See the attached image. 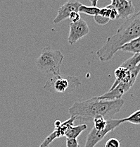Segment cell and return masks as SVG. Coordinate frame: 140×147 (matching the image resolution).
Listing matches in <instances>:
<instances>
[{"label":"cell","mask_w":140,"mask_h":147,"mask_svg":"<svg viewBox=\"0 0 140 147\" xmlns=\"http://www.w3.org/2000/svg\"><path fill=\"white\" fill-rule=\"evenodd\" d=\"M87 126L85 124L79 125L77 126L73 125L66 131L65 137H66V139H77L85 130L87 129Z\"/></svg>","instance_id":"8fae6325"},{"label":"cell","mask_w":140,"mask_h":147,"mask_svg":"<svg viewBox=\"0 0 140 147\" xmlns=\"http://www.w3.org/2000/svg\"><path fill=\"white\" fill-rule=\"evenodd\" d=\"M61 122L60 120H56L55 122H54V128L59 127L61 125Z\"/></svg>","instance_id":"ffe728a7"},{"label":"cell","mask_w":140,"mask_h":147,"mask_svg":"<svg viewBox=\"0 0 140 147\" xmlns=\"http://www.w3.org/2000/svg\"><path fill=\"white\" fill-rule=\"evenodd\" d=\"M99 10L100 9L97 7H87L83 4H82L79 8V12L92 16L98 15L99 13Z\"/></svg>","instance_id":"4fadbf2b"},{"label":"cell","mask_w":140,"mask_h":147,"mask_svg":"<svg viewBox=\"0 0 140 147\" xmlns=\"http://www.w3.org/2000/svg\"><path fill=\"white\" fill-rule=\"evenodd\" d=\"M122 123H124L123 119H111L107 120V125L104 129L97 130L93 127L87 137L84 147H95L96 145L101 142L109 133L118 127Z\"/></svg>","instance_id":"5b68a950"},{"label":"cell","mask_w":140,"mask_h":147,"mask_svg":"<svg viewBox=\"0 0 140 147\" xmlns=\"http://www.w3.org/2000/svg\"><path fill=\"white\" fill-rule=\"evenodd\" d=\"M111 3H113V2H115V1H118V0H111Z\"/></svg>","instance_id":"7402d4cb"},{"label":"cell","mask_w":140,"mask_h":147,"mask_svg":"<svg viewBox=\"0 0 140 147\" xmlns=\"http://www.w3.org/2000/svg\"><path fill=\"white\" fill-rule=\"evenodd\" d=\"M120 50L133 54L140 53V37L125 44L123 47H121Z\"/></svg>","instance_id":"30bf717a"},{"label":"cell","mask_w":140,"mask_h":147,"mask_svg":"<svg viewBox=\"0 0 140 147\" xmlns=\"http://www.w3.org/2000/svg\"><path fill=\"white\" fill-rule=\"evenodd\" d=\"M76 120L75 117L71 116L69 119L64 122H61L60 126L57 128H54V131L45 138V140L42 142V143L39 145V147H49L50 144L54 142L56 139H59L61 137H65V133L68 131V129L71 126L74 125V122Z\"/></svg>","instance_id":"52a82bcc"},{"label":"cell","mask_w":140,"mask_h":147,"mask_svg":"<svg viewBox=\"0 0 140 147\" xmlns=\"http://www.w3.org/2000/svg\"><path fill=\"white\" fill-rule=\"evenodd\" d=\"M94 129L97 130H103L106 128L107 125V120L101 115H97L93 119Z\"/></svg>","instance_id":"5bb4252c"},{"label":"cell","mask_w":140,"mask_h":147,"mask_svg":"<svg viewBox=\"0 0 140 147\" xmlns=\"http://www.w3.org/2000/svg\"><path fill=\"white\" fill-rule=\"evenodd\" d=\"M89 1H90V0H89Z\"/></svg>","instance_id":"603a6c76"},{"label":"cell","mask_w":140,"mask_h":147,"mask_svg":"<svg viewBox=\"0 0 140 147\" xmlns=\"http://www.w3.org/2000/svg\"><path fill=\"white\" fill-rule=\"evenodd\" d=\"M123 119L124 122H130L133 125H140V109L132 113L127 117Z\"/></svg>","instance_id":"9a60e30c"},{"label":"cell","mask_w":140,"mask_h":147,"mask_svg":"<svg viewBox=\"0 0 140 147\" xmlns=\"http://www.w3.org/2000/svg\"><path fill=\"white\" fill-rule=\"evenodd\" d=\"M77 139H66V147H79Z\"/></svg>","instance_id":"d6986e66"},{"label":"cell","mask_w":140,"mask_h":147,"mask_svg":"<svg viewBox=\"0 0 140 147\" xmlns=\"http://www.w3.org/2000/svg\"><path fill=\"white\" fill-rule=\"evenodd\" d=\"M140 64V53L134 54V55L131 57L126 59L125 62L121 64V67L131 70L132 69L135 68L137 65Z\"/></svg>","instance_id":"7c38bea8"},{"label":"cell","mask_w":140,"mask_h":147,"mask_svg":"<svg viewBox=\"0 0 140 147\" xmlns=\"http://www.w3.org/2000/svg\"><path fill=\"white\" fill-rule=\"evenodd\" d=\"M64 56L59 50L46 47L41 51L36 61L38 69L50 76L61 74V66Z\"/></svg>","instance_id":"3957f363"},{"label":"cell","mask_w":140,"mask_h":147,"mask_svg":"<svg viewBox=\"0 0 140 147\" xmlns=\"http://www.w3.org/2000/svg\"><path fill=\"white\" fill-rule=\"evenodd\" d=\"M124 105L123 99L108 100H101L98 96L86 100L75 102L68 109L71 116L75 117L76 120L89 122L94 117L101 115L106 120L111 119L116 113L121 111Z\"/></svg>","instance_id":"6da1fadb"},{"label":"cell","mask_w":140,"mask_h":147,"mask_svg":"<svg viewBox=\"0 0 140 147\" xmlns=\"http://www.w3.org/2000/svg\"><path fill=\"white\" fill-rule=\"evenodd\" d=\"M105 147H121V142L116 138H110L106 142Z\"/></svg>","instance_id":"2e32d148"},{"label":"cell","mask_w":140,"mask_h":147,"mask_svg":"<svg viewBox=\"0 0 140 147\" xmlns=\"http://www.w3.org/2000/svg\"><path fill=\"white\" fill-rule=\"evenodd\" d=\"M80 79L70 75L50 76L44 86V89L52 93H69L80 86Z\"/></svg>","instance_id":"277c9868"},{"label":"cell","mask_w":140,"mask_h":147,"mask_svg":"<svg viewBox=\"0 0 140 147\" xmlns=\"http://www.w3.org/2000/svg\"><path fill=\"white\" fill-rule=\"evenodd\" d=\"M94 19L95 22L97 23L98 25L100 26H104L107 24L109 22L110 19L106 17H103V16H100V15H96L94 16Z\"/></svg>","instance_id":"e0dca14e"},{"label":"cell","mask_w":140,"mask_h":147,"mask_svg":"<svg viewBox=\"0 0 140 147\" xmlns=\"http://www.w3.org/2000/svg\"><path fill=\"white\" fill-rule=\"evenodd\" d=\"M82 5L81 3L77 0H68L64 4L61 6L58 10L57 15L54 19V24H58L69 17L71 12H79V8Z\"/></svg>","instance_id":"ba28073f"},{"label":"cell","mask_w":140,"mask_h":147,"mask_svg":"<svg viewBox=\"0 0 140 147\" xmlns=\"http://www.w3.org/2000/svg\"><path fill=\"white\" fill-rule=\"evenodd\" d=\"M80 17H81V16H80V14L79 12L73 11L70 13L68 18H70V20L71 21V23H75L81 19Z\"/></svg>","instance_id":"ac0fdd59"},{"label":"cell","mask_w":140,"mask_h":147,"mask_svg":"<svg viewBox=\"0 0 140 147\" xmlns=\"http://www.w3.org/2000/svg\"><path fill=\"white\" fill-rule=\"evenodd\" d=\"M89 28L86 21L83 19L70 24L69 35L68 37V43L73 45L79 40L89 34Z\"/></svg>","instance_id":"8992f818"},{"label":"cell","mask_w":140,"mask_h":147,"mask_svg":"<svg viewBox=\"0 0 140 147\" xmlns=\"http://www.w3.org/2000/svg\"><path fill=\"white\" fill-rule=\"evenodd\" d=\"M140 37V10L127 18L120 26L116 33L107 38L106 42L97 52L101 62L111 60L121 47Z\"/></svg>","instance_id":"7a4b0ae2"},{"label":"cell","mask_w":140,"mask_h":147,"mask_svg":"<svg viewBox=\"0 0 140 147\" xmlns=\"http://www.w3.org/2000/svg\"><path fill=\"white\" fill-rule=\"evenodd\" d=\"M90 2L92 3V7H97V2H98V0H90Z\"/></svg>","instance_id":"44dd1931"},{"label":"cell","mask_w":140,"mask_h":147,"mask_svg":"<svg viewBox=\"0 0 140 147\" xmlns=\"http://www.w3.org/2000/svg\"><path fill=\"white\" fill-rule=\"evenodd\" d=\"M118 12V19L125 20L135 13V7L131 0H118L111 4Z\"/></svg>","instance_id":"9c48e42d"}]
</instances>
